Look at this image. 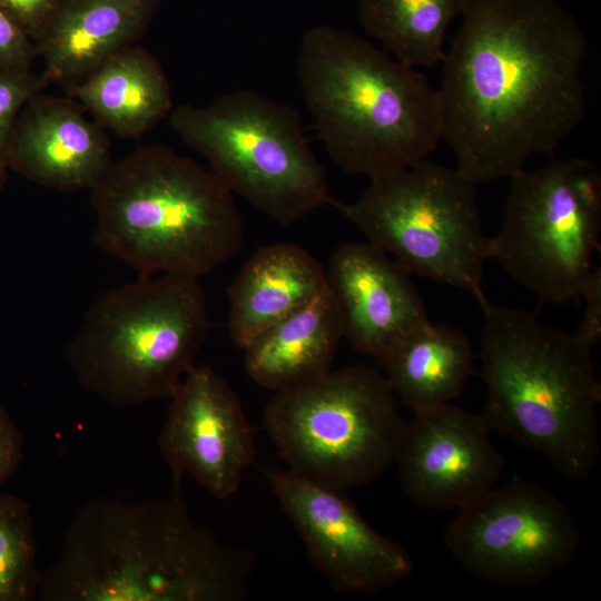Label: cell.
Instances as JSON below:
<instances>
[{
    "label": "cell",
    "mask_w": 601,
    "mask_h": 601,
    "mask_svg": "<svg viewBox=\"0 0 601 601\" xmlns=\"http://www.w3.org/2000/svg\"><path fill=\"white\" fill-rule=\"evenodd\" d=\"M437 89L442 139L474 184L512 178L585 115L587 41L556 0H464Z\"/></svg>",
    "instance_id": "obj_1"
},
{
    "label": "cell",
    "mask_w": 601,
    "mask_h": 601,
    "mask_svg": "<svg viewBox=\"0 0 601 601\" xmlns=\"http://www.w3.org/2000/svg\"><path fill=\"white\" fill-rule=\"evenodd\" d=\"M174 475V474H173ZM174 475L168 497H96L70 521L41 572V601H240L254 554L220 543L190 519Z\"/></svg>",
    "instance_id": "obj_2"
},
{
    "label": "cell",
    "mask_w": 601,
    "mask_h": 601,
    "mask_svg": "<svg viewBox=\"0 0 601 601\" xmlns=\"http://www.w3.org/2000/svg\"><path fill=\"white\" fill-rule=\"evenodd\" d=\"M297 76L326 150L349 174L372 179L414 166L442 139L437 89L361 36L309 29Z\"/></svg>",
    "instance_id": "obj_3"
},
{
    "label": "cell",
    "mask_w": 601,
    "mask_h": 601,
    "mask_svg": "<svg viewBox=\"0 0 601 601\" xmlns=\"http://www.w3.org/2000/svg\"><path fill=\"white\" fill-rule=\"evenodd\" d=\"M92 242L139 276L201 277L242 249L233 193L195 160L164 145L111 161L89 189Z\"/></svg>",
    "instance_id": "obj_4"
},
{
    "label": "cell",
    "mask_w": 601,
    "mask_h": 601,
    "mask_svg": "<svg viewBox=\"0 0 601 601\" xmlns=\"http://www.w3.org/2000/svg\"><path fill=\"white\" fill-rule=\"evenodd\" d=\"M482 312L480 415L487 428L539 453L566 479H588L599 457L593 348L519 308L489 302Z\"/></svg>",
    "instance_id": "obj_5"
},
{
    "label": "cell",
    "mask_w": 601,
    "mask_h": 601,
    "mask_svg": "<svg viewBox=\"0 0 601 601\" xmlns=\"http://www.w3.org/2000/svg\"><path fill=\"white\" fill-rule=\"evenodd\" d=\"M210 328L199 278L139 276L92 303L65 356L83 390L135 406L175 394Z\"/></svg>",
    "instance_id": "obj_6"
},
{
    "label": "cell",
    "mask_w": 601,
    "mask_h": 601,
    "mask_svg": "<svg viewBox=\"0 0 601 601\" xmlns=\"http://www.w3.org/2000/svg\"><path fill=\"white\" fill-rule=\"evenodd\" d=\"M274 393L263 427L288 470L346 491L395 465L407 423L378 371L331 368Z\"/></svg>",
    "instance_id": "obj_7"
},
{
    "label": "cell",
    "mask_w": 601,
    "mask_h": 601,
    "mask_svg": "<svg viewBox=\"0 0 601 601\" xmlns=\"http://www.w3.org/2000/svg\"><path fill=\"white\" fill-rule=\"evenodd\" d=\"M170 125L228 190L274 221L290 225L334 204L300 117L288 105L240 89L206 106H177Z\"/></svg>",
    "instance_id": "obj_8"
},
{
    "label": "cell",
    "mask_w": 601,
    "mask_h": 601,
    "mask_svg": "<svg viewBox=\"0 0 601 601\" xmlns=\"http://www.w3.org/2000/svg\"><path fill=\"white\" fill-rule=\"evenodd\" d=\"M370 180L355 201L334 205L410 274L463 289L484 307L490 237L482 229L475 184L456 167L427 159Z\"/></svg>",
    "instance_id": "obj_9"
},
{
    "label": "cell",
    "mask_w": 601,
    "mask_h": 601,
    "mask_svg": "<svg viewBox=\"0 0 601 601\" xmlns=\"http://www.w3.org/2000/svg\"><path fill=\"white\" fill-rule=\"evenodd\" d=\"M494 258L541 302L581 298L600 249L601 174L583 158L553 160L512 178Z\"/></svg>",
    "instance_id": "obj_10"
},
{
    "label": "cell",
    "mask_w": 601,
    "mask_h": 601,
    "mask_svg": "<svg viewBox=\"0 0 601 601\" xmlns=\"http://www.w3.org/2000/svg\"><path fill=\"white\" fill-rule=\"evenodd\" d=\"M444 538L470 574L500 585H532L571 564L580 530L555 494L514 482L460 508Z\"/></svg>",
    "instance_id": "obj_11"
},
{
    "label": "cell",
    "mask_w": 601,
    "mask_h": 601,
    "mask_svg": "<svg viewBox=\"0 0 601 601\" xmlns=\"http://www.w3.org/2000/svg\"><path fill=\"white\" fill-rule=\"evenodd\" d=\"M269 481L309 562L333 591L373 594L411 574L410 553L375 531L344 490L290 470L270 472Z\"/></svg>",
    "instance_id": "obj_12"
},
{
    "label": "cell",
    "mask_w": 601,
    "mask_h": 601,
    "mask_svg": "<svg viewBox=\"0 0 601 601\" xmlns=\"http://www.w3.org/2000/svg\"><path fill=\"white\" fill-rule=\"evenodd\" d=\"M158 439L174 475H189L224 500L236 493L255 457L254 428L229 384L194 365L170 397Z\"/></svg>",
    "instance_id": "obj_13"
},
{
    "label": "cell",
    "mask_w": 601,
    "mask_h": 601,
    "mask_svg": "<svg viewBox=\"0 0 601 601\" xmlns=\"http://www.w3.org/2000/svg\"><path fill=\"white\" fill-rule=\"evenodd\" d=\"M395 465L415 505L459 510L491 489L503 459L481 415L447 403L414 413Z\"/></svg>",
    "instance_id": "obj_14"
},
{
    "label": "cell",
    "mask_w": 601,
    "mask_h": 601,
    "mask_svg": "<svg viewBox=\"0 0 601 601\" xmlns=\"http://www.w3.org/2000/svg\"><path fill=\"white\" fill-rule=\"evenodd\" d=\"M410 275L368 242L344 243L334 250L326 269L327 286L339 311L343 335L355 349L377 358L430 322Z\"/></svg>",
    "instance_id": "obj_15"
},
{
    "label": "cell",
    "mask_w": 601,
    "mask_h": 601,
    "mask_svg": "<svg viewBox=\"0 0 601 601\" xmlns=\"http://www.w3.org/2000/svg\"><path fill=\"white\" fill-rule=\"evenodd\" d=\"M111 161L102 126L87 119L72 100L37 93L16 120L8 168L39 185L90 189Z\"/></svg>",
    "instance_id": "obj_16"
},
{
    "label": "cell",
    "mask_w": 601,
    "mask_h": 601,
    "mask_svg": "<svg viewBox=\"0 0 601 601\" xmlns=\"http://www.w3.org/2000/svg\"><path fill=\"white\" fill-rule=\"evenodd\" d=\"M326 288V269L304 247L288 242L259 247L228 288L230 339L244 349Z\"/></svg>",
    "instance_id": "obj_17"
},
{
    "label": "cell",
    "mask_w": 601,
    "mask_h": 601,
    "mask_svg": "<svg viewBox=\"0 0 601 601\" xmlns=\"http://www.w3.org/2000/svg\"><path fill=\"white\" fill-rule=\"evenodd\" d=\"M159 0H63L36 43L48 81L73 85L145 30Z\"/></svg>",
    "instance_id": "obj_18"
},
{
    "label": "cell",
    "mask_w": 601,
    "mask_h": 601,
    "mask_svg": "<svg viewBox=\"0 0 601 601\" xmlns=\"http://www.w3.org/2000/svg\"><path fill=\"white\" fill-rule=\"evenodd\" d=\"M343 337L339 311L327 286L244 348L245 372L274 392L296 386L331 370Z\"/></svg>",
    "instance_id": "obj_19"
},
{
    "label": "cell",
    "mask_w": 601,
    "mask_h": 601,
    "mask_svg": "<svg viewBox=\"0 0 601 601\" xmlns=\"http://www.w3.org/2000/svg\"><path fill=\"white\" fill-rule=\"evenodd\" d=\"M77 98L102 127L134 138L151 129L171 110L166 75L147 50L126 47L71 85Z\"/></svg>",
    "instance_id": "obj_20"
},
{
    "label": "cell",
    "mask_w": 601,
    "mask_h": 601,
    "mask_svg": "<svg viewBox=\"0 0 601 601\" xmlns=\"http://www.w3.org/2000/svg\"><path fill=\"white\" fill-rule=\"evenodd\" d=\"M377 359L395 395L414 413L457 398L474 372L466 336L431 322L405 335Z\"/></svg>",
    "instance_id": "obj_21"
},
{
    "label": "cell",
    "mask_w": 601,
    "mask_h": 601,
    "mask_svg": "<svg viewBox=\"0 0 601 601\" xmlns=\"http://www.w3.org/2000/svg\"><path fill=\"white\" fill-rule=\"evenodd\" d=\"M357 18L383 49L412 67H434L445 57L450 23L464 0H356Z\"/></svg>",
    "instance_id": "obj_22"
},
{
    "label": "cell",
    "mask_w": 601,
    "mask_h": 601,
    "mask_svg": "<svg viewBox=\"0 0 601 601\" xmlns=\"http://www.w3.org/2000/svg\"><path fill=\"white\" fill-rule=\"evenodd\" d=\"M31 509L11 494H0V601L37 599L41 572Z\"/></svg>",
    "instance_id": "obj_23"
},
{
    "label": "cell",
    "mask_w": 601,
    "mask_h": 601,
    "mask_svg": "<svg viewBox=\"0 0 601 601\" xmlns=\"http://www.w3.org/2000/svg\"><path fill=\"white\" fill-rule=\"evenodd\" d=\"M49 83L31 70H0V169H8V151L16 120L24 105Z\"/></svg>",
    "instance_id": "obj_24"
},
{
    "label": "cell",
    "mask_w": 601,
    "mask_h": 601,
    "mask_svg": "<svg viewBox=\"0 0 601 601\" xmlns=\"http://www.w3.org/2000/svg\"><path fill=\"white\" fill-rule=\"evenodd\" d=\"M36 55L35 42L0 8V70H29Z\"/></svg>",
    "instance_id": "obj_25"
},
{
    "label": "cell",
    "mask_w": 601,
    "mask_h": 601,
    "mask_svg": "<svg viewBox=\"0 0 601 601\" xmlns=\"http://www.w3.org/2000/svg\"><path fill=\"white\" fill-rule=\"evenodd\" d=\"M63 0H0V8L10 16L35 45Z\"/></svg>",
    "instance_id": "obj_26"
},
{
    "label": "cell",
    "mask_w": 601,
    "mask_h": 601,
    "mask_svg": "<svg viewBox=\"0 0 601 601\" xmlns=\"http://www.w3.org/2000/svg\"><path fill=\"white\" fill-rule=\"evenodd\" d=\"M585 299V308L574 335L594 347L601 337V270L593 269L584 287L581 298Z\"/></svg>",
    "instance_id": "obj_27"
},
{
    "label": "cell",
    "mask_w": 601,
    "mask_h": 601,
    "mask_svg": "<svg viewBox=\"0 0 601 601\" xmlns=\"http://www.w3.org/2000/svg\"><path fill=\"white\" fill-rule=\"evenodd\" d=\"M22 437L12 420L0 407V484L17 470L23 453Z\"/></svg>",
    "instance_id": "obj_28"
},
{
    "label": "cell",
    "mask_w": 601,
    "mask_h": 601,
    "mask_svg": "<svg viewBox=\"0 0 601 601\" xmlns=\"http://www.w3.org/2000/svg\"><path fill=\"white\" fill-rule=\"evenodd\" d=\"M4 177H6V170L0 169V188L2 187L4 183Z\"/></svg>",
    "instance_id": "obj_29"
}]
</instances>
